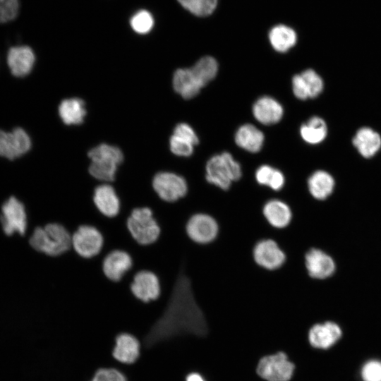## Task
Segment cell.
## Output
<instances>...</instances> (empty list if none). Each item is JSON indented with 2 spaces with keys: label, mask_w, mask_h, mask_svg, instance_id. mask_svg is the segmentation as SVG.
I'll use <instances>...</instances> for the list:
<instances>
[{
  "label": "cell",
  "mask_w": 381,
  "mask_h": 381,
  "mask_svg": "<svg viewBox=\"0 0 381 381\" xmlns=\"http://www.w3.org/2000/svg\"><path fill=\"white\" fill-rule=\"evenodd\" d=\"M152 187L158 198L167 204H174L185 198L189 190L185 178L171 171L155 174L152 180Z\"/></svg>",
  "instance_id": "cell-9"
},
{
  "label": "cell",
  "mask_w": 381,
  "mask_h": 381,
  "mask_svg": "<svg viewBox=\"0 0 381 381\" xmlns=\"http://www.w3.org/2000/svg\"><path fill=\"white\" fill-rule=\"evenodd\" d=\"M190 70L202 87L213 80L218 71V64L212 56L200 59Z\"/></svg>",
  "instance_id": "cell-30"
},
{
  "label": "cell",
  "mask_w": 381,
  "mask_h": 381,
  "mask_svg": "<svg viewBox=\"0 0 381 381\" xmlns=\"http://www.w3.org/2000/svg\"><path fill=\"white\" fill-rule=\"evenodd\" d=\"M306 85L308 98L318 96L323 89V81L313 69H307L300 73Z\"/></svg>",
  "instance_id": "cell-33"
},
{
  "label": "cell",
  "mask_w": 381,
  "mask_h": 381,
  "mask_svg": "<svg viewBox=\"0 0 381 381\" xmlns=\"http://www.w3.org/2000/svg\"><path fill=\"white\" fill-rule=\"evenodd\" d=\"M292 89L294 95L299 99L308 98L307 90L301 74L295 75L292 78Z\"/></svg>",
  "instance_id": "cell-39"
},
{
  "label": "cell",
  "mask_w": 381,
  "mask_h": 381,
  "mask_svg": "<svg viewBox=\"0 0 381 381\" xmlns=\"http://www.w3.org/2000/svg\"><path fill=\"white\" fill-rule=\"evenodd\" d=\"M295 368L284 352L262 357L258 362L257 373L267 381H289Z\"/></svg>",
  "instance_id": "cell-12"
},
{
  "label": "cell",
  "mask_w": 381,
  "mask_h": 381,
  "mask_svg": "<svg viewBox=\"0 0 381 381\" xmlns=\"http://www.w3.org/2000/svg\"><path fill=\"white\" fill-rule=\"evenodd\" d=\"M307 186L309 193L314 199L324 200L332 194L334 180L328 172L318 170L309 176Z\"/></svg>",
  "instance_id": "cell-22"
},
{
  "label": "cell",
  "mask_w": 381,
  "mask_h": 381,
  "mask_svg": "<svg viewBox=\"0 0 381 381\" xmlns=\"http://www.w3.org/2000/svg\"><path fill=\"white\" fill-rule=\"evenodd\" d=\"M90 381H126V378L116 369L100 368Z\"/></svg>",
  "instance_id": "cell-37"
},
{
  "label": "cell",
  "mask_w": 381,
  "mask_h": 381,
  "mask_svg": "<svg viewBox=\"0 0 381 381\" xmlns=\"http://www.w3.org/2000/svg\"><path fill=\"white\" fill-rule=\"evenodd\" d=\"M35 56L32 49L25 45L11 47L7 54V63L11 73L16 77L28 75L35 64Z\"/></svg>",
  "instance_id": "cell-18"
},
{
  "label": "cell",
  "mask_w": 381,
  "mask_h": 381,
  "mask_svg": "<svg viewBox=\"0 0 381 381\" xmlns=\"http://www.w3.org/2000/svg\"><path fill=\"white\" fill-rule=\"evenodd\" d=\"M88 157L91 159L88 171L92 177L102 183H110L116 179L118 167L123 159L119 147L103 143L91 149Z\"/></svg>",
  "instance_id": "cell-5"
},
{
  "label": "cell",
  "mask_w": 381,
  "mask_h": 381,
  "mask_svg": "<svg viewBox=\"0 0 381 381\" xmlns=\"http://www.w3.org/2000/svg\"><path fill=\"white\" fill-rule=\"evenodd\" d=\"M304 265L308 276L325 279L335 271V263L330 255L318 248H310L304 255Z\"/></svg>",
  "instance_id": "cell-17"
},
{
  "label": "cell",
  "mask_w": 381,
  "mask_h": 381,
  "mask_svg": "<svg viewBox=\"0 0 381 381\" xmlns=\"http://www.w3.org/2000/svg\"><path fill=\"white\" fill-rule=\"evenodd\" d=\"M173 86L175 91L184 99L194 97L202 88L190 68L177 69L174 74Z\"/></svg>",
  "instance_id": "cell-24"
},
{
  "label": "cell",
  "mask_w": 381,
  "mask_h": 381,
  "mask_svg": "<svg viewBox=\"0 0 381 381\" xmlns=\"http://www.w3.org/2000/svg\"><path fill=\"white\" fill-rule=\"evenodd\" d=\"M235 142L240 147L250 152L260 151L264 143L262 131L252 124H244L235 134Z\"/></svg>",
  "instance_id": "cell-23"
},
{
  "label": "cell",
  "mask_w": 381,
  "mask_h": 381,
  "mask_svg": "<svg viewBox=\"0 0 381 381\" xmlns=\"http://www.w3.org/2000/svg\"><path fill=\"white\" fill-rule=\"evenodd\" d=\"M186 381H205L202 377L196 373L189 374L186 377Z\"/></svg>",
  "instance_id": "cell-40"
},
{
  "label": "cell",
  "mask_w": 381,
  "mask_h": 381,
  "mask_svg": "<svg viewBox=\"0 0 381 381\" xmlns=\"http://www.w3.org/2000/svg\"><path fill=\"white\" fill-rule=\"evenodd\" d=\"M105 245L101 230L91 224H80L71 233V249L77 256L91 260L98 256Z\"/></svg>",
  "instance_id": "cell-7"
},
{
  "label": "cell",
  "mask_w": 381,
  "mask_h": 381,
  "mask_svg": "<svg viewBox=\"0 0 381 381\" xmlns=\"http://www.w3.org/2000/svg\"><path fill=\"white\" fill-rule=\"evenodd\" d=\"M0 221L7 235L14 232L24 234L27 228V216L23 204L15 197H11L1 207Z\"/></svg>",
  "instance_id": "cell-15"
},
{
  "label": "cell",
  "mask_w": 381,
  "mask_h": 381,
  "mask_svg": "<svg viewBox=\"0 0 381 381\" xmlns=\"http://www.w3.org/2000/svg\"><path fill=\"white\" fill-rule=\"evenodd\" d=\"M208 331L205 315L194 296L191 279L181 264L166 308L146 334L145 346L150 348L183 334L205 337Z\"/></svg>",
  "instance_id": "cell-1"
},
{
  "label": "cell",
  "mask_w": 381,
  "mask_h": 381,
  "mask_svg": "<svg viewBox=\"0 0 381 381\" xmlns=\"http://www.w3.org/2000/svg\"><path fill=\"white\" fill-rule=\"evenodd\" d=\"M173 135L190 142L193 145L199 143L198 137L194 130L186 123H179L175 127Z\"/></svg>",
  "instance_id": "cell-38"
},
{
  "label": "cell",
  "mask_w": 381,
  "mask_h": 381,
  "mask_svg": "<svg viewBox=\"0 0 381 381\" xmlns=\"http://www.w3.org/2000/svg\"><path fill=\"white\" fill-rule=\"evenodd\" d=\"M341 334L338 325L327 321L314 325L309 330L308 339L312 346L326 349L334 345L341 338Z\"/></svg>",
  "instance_id": "cell-19"
},
{
  "label": "cell",
  "mask_w": 381,
  "mask_h": 381,
  "mask_svg": "<svg viewBox=\"0 0 381 381\" xmlns=\"http://www.w3.org/2000/svg\"><path fill=\"white\" fill-rule=\"evenodd\" d=\"M128 288L134 298L145 303L157 301L162 292L159 277L149 269L138 270L133 275Z\"/></svg>",
  "instance_id": "cell-10"
},
{
  "label": "cell",
  "mask_w": 381,
  "mask_h": 381,
  "mask_svg": "<svg viewBox=\"0 0 381 381\" xmlns=\"http://www.w3.org/2000/svg\"><path fill=\"white\" fill-rule=\"evenodd\" d=\"M261 214L267 224L277 230L289 227L294 219L291 205L286 200L277 198L268 199L263 202Z\"/></svg>",
  "instance_id": "cell-14"
},
{
  "label": "cell",
  "mask_w": 381,
  "mask_h": 381,
  "mask_svg": "<svg viewBox=\"0 0 381 381\" xmlns=\"http://www.w3.org/2000/svg\"><path fill=\"white\" fill-rule=\"evenodd\" d=\"M241 177L240 164L229 152L215 155L207 162L205 180L222 191L229 190L232 184Z\"/></svg>",
  "instance_id": "cell-4"
},
{
  "label": "cell",
  "mask_w": 381,
  "mask_h": 381,
  "mask_svg": "<svg viewBox=\"0 0 381 381\" xmlns=\"http://www.w3.org/2000/svg\"><path fill=\"white\" fill-rule=\"evenodd\" d=\"M59 114L65 124H80L86 115L85 103L79 98L64 99L59 104Z\"/></svg>",
  "instance_id": "cell-26"
},
{
  "label": "cell",
  "mask_w": 381,
  "mask_h": 381,
  "mask_svg": "<svg viewBox=\"0 0 381 381\" xmlns=\"http://www.w3.org/2000/svg\"><path fill=\"white\" fill-rule=\"evenodd\" d=\"M169 146L171 151L178 156L189 157L193 152V145L174 135H172L170 138Z\"/></svg>",
  "instance_id": "cell-35"
},
{
  "label": "cell",
  "mask_w": 381,
  "mask_h": 381,
  "mask_svg": "<svg viewBox=\"0 0 381 381\" xmlns=\"http://www.w3.org/2000/svg\"><path fill=\"white\" fill-rule=\"evenodd\" d=\"M130 25L135 32L145 35L152 30L155 20L152 15L148 11L141 9L132 16L130 19Z\"/></svg>",
  "instance_id": "cell-32"
},
{
  "label": "cell",
  "mask_w": 381,
  "mask_h": 381,
  "mask_svg": "<svg viewBox=\"0 0 381 381\" xmlns=\"http://www.w3.org/2000/svg\"><path fill=\"white\" fill-rule=\"evenodd\" d=\"M269 40L276 51L286 52L296 44L297 35L291 28L285 25H277L270 30Z\"/></svg>",
  "instance_id": "cell-27"
},
{
  "label": "cell",
  "mask_w": 381,
  "mask_h": 381,
  "mask_svg": "<svg viewBox=\"0 0 381 381\" xmlns=\"http://www.w3.org/2000/svg\"><path fill=\"white\" fill-rule=\"evenodd\" d=\"M31 147L28 134L21 128L11 132L0 131V156L14 159L28 152Z\"/></svg>",
  "instance_id": "cell-16"
},
{
  "label": "cell",
  "mask_w": 381,
  "mask_h": 381,
  "mask_svg": "<svg viewBox=\"0 0 381 381\" xmlns=\"http://www.w3.org/2000/svg\"><path fill=\"white\" fill-rule=\"evenodd\" d=\"M327 133V126L325 121L318 116L310 118L300 128L302 138L310 144L321 143L325 138Z\"/></svg>",
  "instance_id": "cell-29"
},
{
  "label": "cell",
  "mask_w": 381,
  "mask_h": 381,
  "mask_svg": "<svg viewBox=\"0 0 381 381\" xmlns=\"http://www.w3.org/2000/svg\"><path fill=\"white\" fill-rule=\"evenodd\" d=\"M253 114L260 123L272 125L281 120L284 110L276 99L269 96H263L253 104Z\"/></svg>",
  "instance_id": "cell-20"
},
{
  "label": "cell",
  "mask_w": 381,
  "mask_h": 381,
  "mask_svg": "<svg viewBox=\"0 0 381 381\" xmlns=\"http://www.w3.org/2000/svg\"><path fill=\"white\" fill-rule=\"evenodd\" d=\"M361 377L363 381H381V362L370 361L363 367Z\"/></svg>",
  "instance_id": "cell-36"
},
{
  "label": "cell",
  "mask_w": 381,
  "mask_h": 381,
  "mask_svg": "<svg viewBox=\"0 0 381 381\" xmlns=\"http://www.w3.org/2000/svg\"><path fill=\"white\" fill-rule=\"evenodd\" d=\"M112 353L114 358L121 363H133L139 357L140 343L130 334H120L116 338V345Z\"/></svg>",
  "instance_id": "cell-21"
},
{
  "label": "cell",
  "mask_w": 381,
  "mask_h": 381,
  "mask_svg": "<svg viewBox=\"0 0 381 381\" xmlns=\"http://www.w3.org/2000/svg\"><path fill=\"white\" fill-rule=\"evenodd\" d=\"M179 3L191 13L198 16H207L213 13L217 5V0H177Z\"/></svg>",
  "instance_id": "cell-31"
},
{
  "label": "cell",
  "mask_w": 381,
  "mask_h": 381,
  "mask_svg": "<svg viewBox=\"0 0 381 381\" xmlns=\"http://www.w3.org/2000/svg\"><path fill=\"white\" fill-rule=\"evenodd\" d=\"M353 144L365 158L373 156L381 147L380 135L370 128H360L353 138Z\"/></svg>",
  "instance_id": "cell-25"
},
{
  "label": "cell",
  "mask_w": 381,
  "mask_h": 381,
  "mask_svg": "<svg viewBox=\"0 0 381 381\" xmlns=\"http://www.w3.org/2000/svg\"><path fill=\"white\" fill-rule=\"evenodd\" d=\"M125 226L132 240L141 246L156 243L162 236L161 225L149 206L132 208L126 219Z\"/></svg>",
  "instance_id": "cell-3"
},
{
  "label": "cell",
  "mask_w": 381,
  "mask_h": 381,
  "mask_svg": "<svg viewBox=\"0 0 381 381\" xmlns=\"http://www.w3.org/2000/svg\"><path fill=\"white\" fill-rule=\"evenodd\" d=\"M20 10L19 0H0V23L14 20Z\"/></svg>",
  "instance_id": "cell-34"
},
{
  "label": "cell",
  "mask_w": 381,
  "mask_h": 381,
  "mask_svg": "<svg viewBox=\"0 0 381 381\" xmlns=\"http://www.w3.org/2000/svg\"><path fill=\"white\" fill-rule=\"evenodd\" d=\"M186 237L198 246H208L214 243L221 232L218 219L212 214L198 211L191 214L184 225Z\"/></svg>",
  "instance_id": "cell-6"
},
{
  "label": "cell",
  "mask_w": 381,
  "mask_h": 381,
  "mask_svg": "<svg viewBox=\"0 0 381 381\" xmlns=\"http://www.w3.org/2000/svg\"><path fill=\"white\" fill-rule=\"evenodd\" d=\"M255 179L260 186H266L275 192L282 190L286 183L285 176L280 170L267 164L256 169Z\"/></svg>",
  "instance_id": "cell-28"
},
{
  "label": "cell",
  "mask_w": 381,
  "mask_h": 381,
  "mask_svg": "<svg viewBox=\"0 0 381 381\" xmlns=\"http://www.w3.org/2000/svg\"><path fill=\"white\" fill-rule=\"evenodd\" d=\"M31 247L49 257H59L71 250V233L59 222L36 227L29 240Z\"/></svg>",
  "instance_id": "cell-2"
},
{
  "label": "cell",
  "mask_w": 381,
  "mask_h": 381,
  "mask_svg": "<svg viewBox=\"0 0 381 381\" xmlns=\"http://www.w3.org/2000/svg\"><path fill=\"white\" fill-rule=\"evenodd\" d=\"M92 202L97 211L107 219H114L121 212V200L110 183H102L95 187Z\"/></svg>",
  "instance_id": "cell-13"
},
{
  "label": "cell",
  "mask_w": 381,
  "mask_h": 381,
  "mask_svg": "<svg viewBox=\"0 0 381 381\" xmlns=\"http://www.w3.org/2000/svg\"><path fill=\"white\" fill-rule=\"evenodd\" d=\"M250 255L258 267L271 272L281 270L288 260L286 250L277 241L270 237L257 240L251 248Z\"/></svg>",
  "instance_id": "cell-8"
},
{
  "label": "cell",
  "mask_w": 381,
  "mask_h": 381,
  "mask_svg": "<svg viewBox=\"0 0 381 381\" xmlns=\"http://www.w3.org/2000/svg\"><path fill=\"white\" fill-rule=\"evenodd\" d=\"M133 266V258L128 250L114 248L104 255L100 267L105 279L116 284L123 280Z\"/></svg>",
  "instance_id": "cell-11"
}]
</instances>
